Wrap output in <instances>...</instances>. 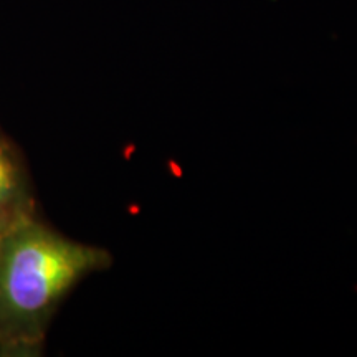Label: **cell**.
<instances>
[{"mask_svg":"<svg viewBox=\"0 0 357 357\" xmlns=\"http://www.w3.org/2000/svg\"><path fill=\"white\" fill-rule=\"evenodd\" d=\"M109 263L105 250L73 242L33 218L13 222L0 240V336L40 337L65 294Z\"/></svg>","mask_w":357,"mask_h":357,"instance_id":"obj_1","label":"cell"},{"mask_svg":"<svg viewBox=\"0 0 357 357\" xmlns=\"http://www.w3.org/2000/svg\"><path fill=\"white\" fill-rule=\"evenodd\" d=\"M22 197L24 185L19 164L15 162L10 147L0 137V223L7 229L26 215L22 211Z\"/></svg>","mask_w":357,"mask_h":357,"instance_id":"obj_2","label":"cell"},{"mask_svg":"<svg viewBox=\"0 0 357 357\" xmlns=\"http://www.w3.org/2000/svg\"><path fill=\"white\" fill-rule=\"evenodd\" d=\"M6 230H7V227H3L2 223H0V240H2V236H3V234H6Z\"/></svg>","mask_w":357,"mask_h":357,"instance_id":"obj_3","label":"cell"}]
</instances>
